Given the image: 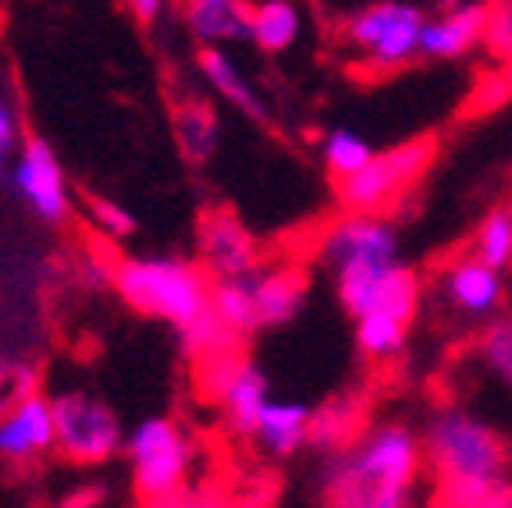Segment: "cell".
I'll return each instance as SVG.
<instances>
[{
    "label": "cell",
    "instance_id": "1",
    "mask_svg": "<svg viewBox=\"0 0 512 508\" xmlns=\"http://www.w3.org/2000/svg\"><path fill=\"white\" fill-rule=\"evenodd\" d=\"M420 437L434 508H488L512 498V448L495 423L463 405H441Z\"/></svg>",
    "mask_w": 512,
    "mask_h": 508
},
{
    "label": "cell",
    "instance_id": "2",
    "mask_svg": "<svg viewBox=\"0 0 512 508\" xmlns=\"http://www.w3.org/2000/svg\"><path fill=\"white\" fill-rule=\"evenodd\" d=\"M424 437L402 420L363 427L320 469L324 508H416L424 477Z\"/></svg>",
    "mask_w": 512,
    "mask_h": 508
},
{
    "label": "cell",
    "instance_id": "3",
    "mask_svg": "<svg viewBox=\"0 0 512 508\" xmlns=\"http://www.w3.org/2000/svg\"><path fill=\"white\" fill-rule=\"evenodd\" d=\"M210 278L203 263L182 256H121L114 260V295L146 317L168 320L175 331L210 310Z\"/></svg>",
    "mask_w": 512,
    "mask_h": 508
},
{
    "label": "cell",
    "instance_id": "4",
    "mask_svg": "<svg viewBox=\"0 0 512 508\" xmlns=\"http://www.w3.org/2000/svg\"><path fill=\"white\" fill-rule=\"evenodd\" d=\"M438 160V135L420 132L402 143L377 150L356 175L335 182V203L342 214H388L409 196Z\"/></svg>",
    "mask_w": 512,
    "mask_h": 508
},
{
    "label": "cell",
    "instance_id": "5",
    "mask_svg": "<svg viewBox=\"0 0 512 508\" xmlns=\"http://www.w3.org/2000/svg\"><path fill=\"white\" fill-rule=\"evenodd\" d=\"M424 11L409 0H374L342 18V43L363 64L367 75H395L420 61Z\"/></svg>",
    "mask_w": 512,
    "mask_h": 508
},
{
    "label": "cell",
    "instance_id": "6",
    "mask_svg": "<svg viewBox=\"0 0 512 508\" xmlns=\"http://www.w3.org/2000/svg\"><path fill=\"white\" fill-rule=\"evenodd\" d=\"M328 274L338 306L352 324L367 317H388L413 327L424 285L416 278V270L402 263V256L399 260H352Z\"/></svg>",
    "mask_w": 512,
    "mask_h": 508
},
{
    "label": "cell",
    "instance_id": "7",
    "mask_svg": "<svg viewBox=\"0 0 512 508\" xmlns=\"http://www.w3.org/2000/svg\"><path fill=\"white\" fill-rule=\"evenodd\" d=\"M125 459L143 501H160L182 491L189 480L196 441L171 416H146L125 434Z\"/></svg>",
    "mask_w": 512,
    "mask_h": 508
},
{
    "label": "cell",
    "instance_id": "8",
    "mask_svg": "<svg viewBox=\"0 0 512 508\" xmlns=\"http://www.w3.org/2000/svg\"><path fill=\"white\" fill-rule=\"evenodd\" d=\"M125 434L118 413L89 391L54 395V448L72 466H104L125 452Z\"/></svg>",
    "mask_w": 512,
    "mask_h": 508
},
{
    "label": "cell",
    "instance_id": "9",
    "mask_svg": "<svg viewBox=\"0 0 512 508\" xmlns=\"http://www.w3.org/2000/svg\"><path fill=\"white\" fill-rule=\"evenodd\" d=\"M4 185L18 196L25 210L36 221L54 224L61 228L72 217V189H68V175H64L61 157L54 153V146L40 135H25L22 150L11 160Z\"/></svg>",
    "mask_w": 512,
    "mask_h": 508
},
{
    "label": "cell",
    "instance_id": "10",
    "mask_svg": "<svg viewBox=\"0 0 512 508\" xmlns=\"http://www.w3.org/2000/svg\"><path fill=\"white\" fill-rule=\"evenodd\" d=\"M402 239L388 214H338L320 235L317 260L324 270H335L352 260H399Z\"/></svg>",
    "mask_w": 512,
    "mask_h": 508
},
{
    "label": "cell",
    "instance_id": "11",
    "mask_svg": "<svg viewBox=\"0 0 512 508\" xmlns=\"http://www.w3.org/2000/svg\"><path fill=\"white\" fill-rule=\"evenodd\" d=\"M196 256L214 281L249 278L264 267L253 231L232 210H207L196 224Z\"/></svg>",
    "mask_w": 512,
    "mask_h": 508
},
{
    "label": "cell",
    "instance_id": "12",
    "mask_svg": "<svg viewBox=\"0 0 512 508\" xmlns=\"http://www.w3.org/2000/svg\"><path fill=\"white\" fill-rule=\"evenodd\" d=\"M438 292L448 310H456L466 320L488 324L491 317H498V310H502L505 302V278L502 270L488 267L484 260L466 253L445 263V270H441L438 278Z\"/></svg>",
    "mask_w": 512,
    "mask_h": 508
},
{
    "label": "cell",
    "instance_id": "13",
    "mask_svg": "<svg viewBox=\"0 0 512 508\" xmlns=\"http://www.w3.org/2000/svg\"><path fill=\"white\" fill-rule=\"evenodd\" d=\"M491 18V0H459L448 4L424 22L420 32V61H463L484 43V29Z\"/></svg>",
    "mask_w": 512,
    "mask_h": 508
},
{
    "label": "cell",
    "instance_id": "14",
    "mask_svg": "<svg viewBox=\"0 0 512 508\" xmlns=\"http://www.w3.org/2000/svg\"><path fill=\"white\" fill-rule=\"evenodd\" d=\"M54 448V398L43 391L18 402L8 416H0V459L11 466L40 459Z\"/></svg>",
    "mask_w": 512,
    "mask_h": 508
},
{
    "label": "cell",
    "instance_id": "15",
    "mask_svg": "<svg viewBox=\"0 0 512 508\" xmlns=\"http://www.w3.org/2000/svg\"><path fill=\"white\" fill-rule=\"evenodd\" d=\"M246 285L253 292L260 331L288 327L306 310V299H310V281L299 267H267L264 263L260 270L249 274Z\"/></svg>",
    "mask_w": 512,
    "mask_h": 508
},
{
    "label": "cell",
    "instance_id": "16",
    "mask_svg": "<svg viewBox=\"0 0 512 508\" xmlns=\"http://www.w3.org/2000/svg\"><path fill=\"white\" fill-rule=\"evenodd\" d=\"M182 22L200 47L253 43V0H182Z\"/></svg>",
    "mask_w": 512,
    "mask_h": 508
},
{
    "label": "cell",
    "instance_id": "17",
    "mask_svg": "<svg viewBox=\"0 0 512 508\" xmlns=\"http://www.w3.org/2000/svg\"><path fill=\"white\" fill-rule=\"evenodd\" d=\"M310 413L313 409L299 398H271L249 441L267 459H296L303 448H310Z\"/></svg>",
    "mask_w": 512,
    "mask_h": 508
},
{
    "label": "cell",
    "instance_id": "18",
    "mask_svg": "<svg viewBox=\"0 0 512 508\" xmlns=\"http://www.w3.org/2000/svg\"><path fill=\"white\" fill-rule=\"evenodd\" d=\"M196 64H200L207 86L214 89L217 96H224V104H232L242 118L256 121V125H264V121L271 118L264 96L256 93V86L242 75V68L232 61V54H228L224 47H200Z\"/></svg>",
    "mask_w": 512,
    "mask_h": 508
},
{
    "label": "cell",
    "instance_id": "19",
    "mask_svg": "<svg viewBox=\"0 0 512 508\" xmlns=\"http://www.w3.org/2000/svg\"><path fill=\"white\" fill-rule=\"evenodd\" d=\"M271 398L274 395H271V381H267V374L253 363V359H246V363L239 366V374L228 381V388L217 395V405H221L224 423H228L232 434L253 437L256 420H260V413L267 409Z\"/></svg>",
    "mask_w": 512,
    "mask_h": 508
},
{
    "label": "cell",
    "instance_id": "20",
    "mask_svg": "<svg viewBox=\"0 0 512 508\" xmlns=\"http://www.w3.org/2000/svg\"><path fill=\"white\" fill-rule=\"evenodd\" d=\"M171 132H175V143L182 150V157L189 164H207L210 157L221 146V121H217V111L200 100V96H189L182 104H175L171 111Z\"/></svg>",
    "mask_w": 512,
    "mask_h": 508
},
{
    "label": "cell",
    "instance_id": "21",
    "mask_svg": "<svg viewBox=\"0 0 512 508\" xmlns=\"http://www.w3.org/2000/svg\"><path fill=\"white\" fill-rule=\"evenodd\" d=\"M363 405L356 398H328L310 413V448L320 455H335L363 434Z\"/></svg>",
    "mask_w": 512,
    "mask_h": 508
},
{
    "label": "cell",
    "instance_id": "22",
    "mask_svg": "<svg viewBox=\"0 0 512 508\" xmlns=\"http://www.w3.org/2000/svg\"><path fill=\"white\" fill-rule=\"evenodd\" d=\"M303 36V15L296 0H256L253 4V47L264 54H285Z\"/></svg>",
    "mask_w": 512,
    "mask_h": 508
},
{
    "label": "cell",
    "instance_id": "23",
    "mask_svg": "<svg viewBox=\"0 0 512 508\" xmlns=\"http://www.w3.org/2000/svg\"><path fill=\"white\" fill-rule=\"evenodd\" d=\"M374 153L377 150L367 135L345 125L328 128L324 139H320V160H324V171L331 175V182H342V178L356 175Z\"/></svg>",
    "mask_w": 512,
    "mask_h": 508
},
{
    "label": "cell",
    "instance_id": "24",
    "mask_svg": "<svg viewBox=\"0 0 512 508\" xmlns=\"http://www.w3.org/2000/svg\"><path fill=\"white\" fill-rule=\"evenodd\" d=\"M352 342L367 363H395L409 345V324L388 317H367L352 324Z\"/></svg>",
    "mask_w": 512,
    "mask_h": 508
},
{
    "label": "cell",
    "instance_id": "25",
    "mask_svg": "<svg viewBox=\"0 0 512 508\" xmlns=\"http://www.w3.org/2000/svg\"><path fill=\"white\" fill-rule=\"evenodd\" d=\"M470 253L488 263V267L502 270V274L512 267V199L498 203V207H491L488 214L480 217Z\"/></svg>",
    "mask_w": 512,
    "mask_h": 508
},
{
    "label": "cell",
    "instance_id": "26",
    "mask_svg": "<svg viewBox=\"0 0 512 508\" xmlns=\"http://www.w3.org/2000/svg\"><path fill=\"white\" fill-rule=\"evenodd\" d=\"M210 310L224 320L228 331L239 334V338H249V334L260 331V324H256L253 292H249L246 278L214 281V288H210Z\"/></svg>",
    "mask_w": 512,
    "mask_h": 508
},
{
    "label": "cell",
    "instance_id": "27",
    "mask_svg": "<svg viewBox=\"0 0 512 508\" xmlns=\"http://www.w3.org/2000/svg\"><path fill=\"white\" fill-rule=\"evenodd\" d=\"M178 338H182V349L192 363H200V359H207V356H221V352L242 349V342H246V338H239L235 331H228L224 320L217 317L214 310H207L196 324L178 331Z\"/></svg>",
    "mask_w": 512,
    "mask_h": 508
},
{
    "label": "cell",
    "instance_id": "28",
    "mask_svg": "<svg viewBox=\"0 0 512 508\" xmlns=\"http://www.w3.org/2000/svg\"><path fill=\"white\" fill-rule=\"evenodd\" d=\"M477 356H480V363H484V370H488L502 388L512 391V317L498 313V317H491L488 324L480 327Z\"/></svg>",
    "mask_w": 512,
    "mask_h": 508
},
{
    "label": "cell",
    "instance_id": "29",
    "mask_svg": "<svg viewBox=\"0 0 512 508\" xmlns=\"http://www.w3.org/2000/svg\"><path fill=\"white\" fill-rule=\"evenodd\" d=\"M40 391V370L29 359L0 356V416H8L18 402Z\"/></svg>",
    "mask_w": 512,
    "mask_h": 508
},
{
    "label": "cell",
    "instance_id": "30",
    "mask_svg": "<svg viewBox=\"0 0 512 508\" xmlns=\"http://www.w3.org/2000/svg\"><path fill=\"white\" fill-rule=\"evenodd\" d=\"M480 47L498 64V72L512 75V4H491V18Z\"/></svg>",
    "mask_w": 512,
    "mask_h": 508
},
{
    "label": "cell",
    "instance_id": "31",
    "mask_svg": "<svg viewBox=\"0 0 512 508\" xmlns=\"http://www.w3.org/2000/svg\"><path fill=\"white\" fill-rule=\"evenodd\" d=\"M246 352L242 349H232V352H221V356H207L196 363V381H200L203 395L214 398L221 395L224 388H228V381H232L235 374H239V366L246 363Z\"/></svg>",
    "mask_w": 512,
    "mask_h": 508
},
{
    "label": "cell",
    "instance_id": "32",
    "mask_svg": "<svg viewBox=\"0 0 512 508\" xmlns=\"http://www.w3.org/2000/svg\"><path fill=\"white\" fill-rule=\"evenodd\" d=\"M86 214H89V224H93L104 239H128V235L136 231V217L128 214L121 203H114V199H104V196L86 199Z\"/></svg>",
    "mask_w": 512,
    "mask_h": 508
},
{
    "label": "cell",
    "instance_id": "33",
    "mask_svg": "<svg viewBox=\"0 0 512 508\" xmlns=\"http://www.w3.org/2000/svg\"><path fill=\"white\" fill-rule=\"evenodd\" d=\"M25 135H22V118H18V107L4 89H0V178L8 175L11 160L22 150Z\"/></svg>",
    "mask_w": 512,
    "mask_h": 508
},
{
    "label": "cell",
    "instance_id": "34",
    "mask_svg": "<svg viewBox=\"0 0 512 508\" xmlns=\"http://www.w3.org/2000/svg\"><path fill=\"white\" fill-rule=\"evenodd\" d=\"M146 508H224V501L214 491H200V487H182V491L168 494L160 501H146Z\"/></svg>",
    "mask_w": 512,
    "mask_h": 508
},
{
    "label": "cell",
    "instance_id": "35",
    "mask_svg": "<svg viewBox=\"0 0 512 508\" xmlns=\"http://www.w3.org/2000/svg\"><path fill=\"white\" fill-rule=\"evenodd\" d=\"M104 498H107V491L100 484H82V487H75V491L64 494L57 508H100Z\"/></svg>",
    "mask_w": 512,
    "mask_h": 508
},
{
    "label": "cell",
    "instance_id": "36",
    "mask_svg": "<svg viewBox=\"0 0 512 508\" xmlns=\"http://www.w3.org/2000/svg\"><path fill=\"white\" fill-rule=\"evenodd\" d=\"M121 4H125L128 15L136 18L139 25H153L168 8V0H121Z\"/></svg>",
    "mask_w": 512,
    "mask_h": 508
},
{
    "label": "cell",
    "instance_id": "37",
    "mask_svg": "<svg viewBox=\"0 0 512 508\" xmlns=\"http://www.w3.org/2000/svg\"><path fill=\"white\" fill-rule=\"evenodd\" d=\"M488 508H512V498L509 501H498V505H488Z\"/></svg>",
    "mask_w": 512,
    "mask_h": 508
},
{
    "label": "cell",
    "instance_id": "38",
    "mask_svg": "<svg viewBox=\"0 0 512 508\" xmlns=\"http://www.w3.org/2000/svg\"><path fill=\"white\" fill-rule=\"evenodd\" d=\"M491 4H512V0H491Z\"/></svg>",
    "mask_w": 512,
    "mask_h": 508
}]
</instances>
